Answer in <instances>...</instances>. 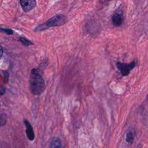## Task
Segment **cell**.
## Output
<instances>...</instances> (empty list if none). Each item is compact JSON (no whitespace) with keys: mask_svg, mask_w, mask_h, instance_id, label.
Here are the masks:
<instances>
[{"mask_svg":"<svg viewBox=\"0 0 148 148\" xmlns=\"http://www.w3.org/2000/svg\"><path fill=\"white\" fill-rule=\"evenodd\" d=\"M46 88V84L43 77L42 70L33 68L29 77V88L31 93L35 95L41 94Z\"/></svg>","mask_w":148,"mask_h":148,"instance_id":"6da1fadb","label":"cell"},{"mask_svg":"<svg viewBox=\"0 0 148 148\" xmlns=\"http://www.w3.org/2000/svg\"><path fill=\"white\" fill-rule=\"evenodd\" d=\"M68 18L62 14H57L47 20L45 23L38 25L34 29L35 32H40L47 29L51 27H60L64 25L68 22Z\"/></svg>","mask_w":148,"mask_h":148,"instance_id":"7a4b0ae2","label":"cell"},{"mask_svg":"<svg viewBox=\"0 0 148 148\" xmlns=\"http://www.w3.org/2000/svg\"><path fill=\"white\" fill-rule=\"evenodd\" d=\"M116 67L120 71L121 74L123 76H128L131 71L135 67L136 62L135 61H132L130 63H124L120 62H117L116 64Z\"/></svg>","mask_w":148,"mask_h":148,"instance_id":"3957f363","label":"cell"},{"mask_svg":"<svg viewBox=\"0 0 148 148\" xmlns=\"http://www.w3.org/2000/svg\"><path fill=\"white\" fill-rule=\"evenodd\" d=\"M22 9L25 12H28L35 8L36 5L35 0H20Z\"/></svg>","mask_w":148,"mask_h":148,"instance_id":"277c9868","label":"cell"},{"mask_svg":"<svg viewBox=\"0 0 148 148\" xmlns=\"http://www.w3.org/2000/svg\"><path fill=\"white\" fill-rule=\"evenodd\" d=\"M124 19V15L120 12H115L112 17V23L116 27L120 26L123 23Z\"/></svg>","mask_w":148,"mask_h":148,"instance_id":"5b68a950","label":"cell"},{"mask_svg":"<svg viewBox=\"0 0 148 148\" xmlns=\"http://www.w3.org/2000/svg\"><path fill=\"white\" fill-rule=\"evenodd\" d=\"M24 123L25 127V133L27 137L29 140L32 141L35 139V134L33 128L30 123L27 120H24Z\"/></svg>","mask_w":148,"mask_h":148,"instance_id":"8992f818","label":"cell"},{"mask_svg":"<svg viewBox=\"0 0 148 148\" xmlns=\"http://www.w3.org/2000/svg\"><path fill=\"white\" fill-rule=\"evenodd\" d=\"M135 134H136L135 130L132 127H130L128 129L127 132L126 133L125 140L128 144L130 145L132 144L135 136Z\"/></svg>","mask_w":148,"mask_h":148,"instance_id":"52a82bcc","label":"cell"},{"mask_svg":"<svg viewBox=\"0 0 148 148\" xmlns=\"http://www.w3.org/2000/svg\"><path fill=\"white\" fill-rule=\"evenodd\" d=\"M49 147L51 148H55V147H61V140L58 138H53L49 145Z\"/></svg>","mask_w":148,"mask_h":148,"instance_id":"ba28073f","label":"cell"},{"mask_svg":"<svg viewBox=\"0 0 148 148\" xmlns=\"http://www.w3.org/2000/svg\"><path fill=\"white\" fill-rule=\"evenodd\" d=\"M18 41L22 43V45H23L24 46H29L30 45H34V43L26 39L24 37H22V36H21L18 38Z\"/></svg>","mask_w":148,"mask_h":148,"instance_id":"9c48e42d","label":"cell"},{"mask_svg":"<svg viewBox=\"0 0 148 148\" xmlns=\"http://www.w3.org/2000/svg\"><path fill=\"white\" fill-rule=\"evenodd\" d=\"M2 75L3 76V83H7L9 81V73L5 71H2Z\"/></svg>","mask_w":148,"mask_h":148,"instance_id":"30bf717a","label":"cell"},{"mask_svg":"<svg viewBox=\"0 0 148 148\" xmlns=\"http://www.w3.org/2000/svg\"><path fill=\"white\" fill-rule=\"evenodd\" d=\"M1 31L2 32H5V34L8 35H12L13 34V31L12 29L10 28H1Z\"/></svg>","mask_w":148,"mask_h":148,"instance_id":"8fae6325","label":"cell"},{"mask_svg":"<svg viewBox=\"0 0 148 148\" xmlns=\"http://www.w3.org/2000/svg\"><path fill=\"white\" fill-rule=\"evenodd\" d=\"M3 114H1V126L4 125L6 123V119L5 118V117H4V118H3Z\"/></svg>","mask_w":148,"mask_h":148,"instance_id":"7c38bea8","label":"cell"},{"mask_svg":"<svg viewBox=\"0 0 148 148\" xmlns=\"http://www.w3.org/2000/svg\"><path fill=\"white\" fill-rule=\"evenodd\" d=\"M5 91H6V88L3 87L2 86H1V90H0V92H1V95L2 96L5 93Z\"/></svg>","mask_w":148,"mask_h":148,"instance_id":"4fadbf2b","label":"cell"},{"mask_svg":"<svg viewBox=\"0 0 148 148\" xmlns=\"http://www.w3.org/2000/svg\"><path fill=\"white\" fill-rule=\"evenodd\" d=\"M1 57H2V53H3V48H2V46H1Z\"/></svg>","mask_w":148,"mask_h":148,"instance_id":"5bb4252c","label":"cell"},{"mask_svg":"<svg viewBox=\"0 0 148 148\" xmlns=\"http://www.w3.org/2000/svg\"><path fill=\"white\" fill-rule=\"evenodd\" d=\"M147 99L148 100V94H147Z\"/></svg>","mask_w":148,"mask_h":148,"instance_id":"9a60e30c","label":"cell"}]
</instances>
